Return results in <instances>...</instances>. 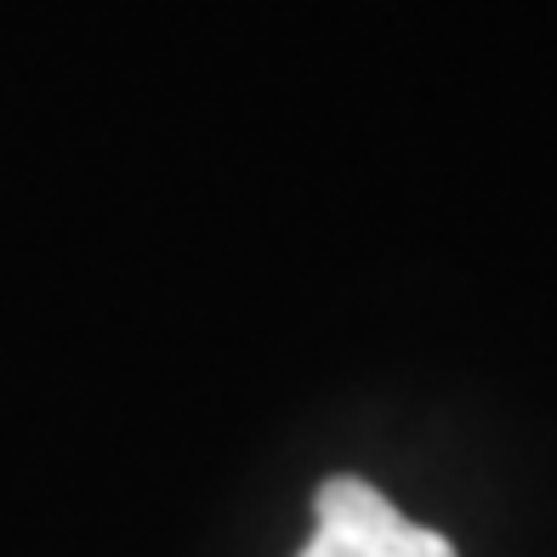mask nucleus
<instances>
[{
    "label": "nucleus",
    "instance_id": "nucleus-1",
    "mask_svg": "<svg viewBox=\"0 0 557 557\" xmlns=\"http://www.w3.org/2000/svg\"><path fill=\"white\" fill-rule=\"evenodd\" d=\"M301 557H455V546L410 523L364 478H331L319 490V529Z\"/></svg>",
    "mask_w": 557,
    "mask_h": 557
}]
</instances>
